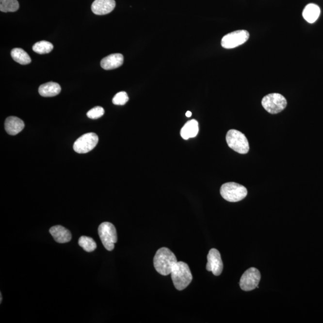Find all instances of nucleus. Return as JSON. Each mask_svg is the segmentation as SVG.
Returning <instances> with one entry per match:
<instances>
[{
    "label": "nucleus",
    "mask_w": 323,
    "mask_h": 323,
    "mask_svg": "<svg viewBox=\"0 0 323 323\" xmlns=\"http://www.w3.org/2000/svg\"><path fill=\"white\" fill-rule=\"evenodd\" d=\"M178 262L175 255L168 248H160L153 258L154 266L156 271L162 275H168Z\"/></svg>",
    "instance_id": "obj_1"
},
{
    "label": "nucleus",
    "mask_w": 323,
    "mask_h": 323,
    "mask_svg": "<svg viewBox=\"0 0 323 323\" xmlns=\"http://www.w3.org/2000/svg\"><path fill=\"white\" fill-rule=\"evenodd\" d=\"M171 275L174 286L179 291L185 289L193 279L188 264L183 261H178L176 264Z\"/></svg>",
    "instance_id": "obj_2"
},
{
    "label": "nucleus",
    "mask_w": 323,
    "mask_h": 323,
    "mask_svg": "<svg viewBox=\"0 0 323 323\" xmlns=\"http://www.w3.org/2000/svg\"><path fill=\"white\" fill-rule=\"evenodd\" d=\"M220 194L225 200L230 202L242 201L247 195V190L241 184L230 182L223 184Z\"/></svg>",
    "instance_id": "obj_3"
},
{
    "label": "nucleus",
    "mask_w": 323,
    "mask_h": 323,
    "mask_svg": "<svg viewBox=\"0 0 323 323\" xmlns=\"http://www.w3.org/2000/svg\"><path fill=\"white\" fill-rule=\"evenodd\" d=\"M227 145L232 150L240 154H247L250 150L249 144L244 134L235 129L227 132L226 137Z\"/></svg>",
    "instance_id": "obj_4"
},
{
    "label": "nucleus",
    "mask_w": 323,
    "mask_h": 323,
    "mask_svg": "<svg viewBox=\"0 0 323 323\" xmlns=\"http://www.w3.org/2000/svg\"><path fill=\"white\" fill-rule=\"evenodd\" d=\"M98 234L102 244L108 251L113 250L117 242L116 227L110 222H104L99 225Z\"/></svg>",
    "instance_id": "obj_5"
},
{
    "label": "nucleus",
    "mask_w": 323,
    "mask_h": 323,
    "mask_svg": "<svg viewBox=\"0 0 323 323\" xmlns=\"http://www.w3.org/2000/svg\"><path fill=\"white\" fill-rule=\"evenodd\" d=\"M261 105L269 113L277 114L285 109L287 105L285 97L279 94H270L264 97Z\"/></svg>",
    "instance_id": "obj_6"
},
{
    "label": "nucleus",
    "mask_w": 323,
    "mask_h": 323,
    "mask_svg": "<svg viewBox=\"0 0 323 323\" xmlns=\"http://www.w3.org/2000/svg\"><path fill=\"white\" fill-rule=\"evenodd\" d=\"M99 138L93 132L87 133L79 137L74 143L73 149L76 153L83 154L91 152L96 147Z\"/></svg>",
    "instance_id": "obj_7"
},
{
    "label": "nucleus",
    "mask_w": 323,
    "mask_h": 323,
    "mask_svg": "<svg viewBox=\"0 0 323 323\" xmlns=\"http://www.w3.org/2000/svg\"><path fill=\"white\" fill-rule=\"evenodd\" d=\"M249 37L247 31H235L225 35L222 38L221 45L223 48L228 49L235 48L247 42Z\"/></svg>",
    "instance_id": "obj_8"
},
{
    "label": "nucleus",
    "mask_w": 323,
    "mask_h": 323,
    "mask_svg": "<svg viewBox=\"0 0 323 323\" xmlns=\"http://www.w3.org/2000/svg\"><path fill=\"white\" fill-rule=\"evenodd\" d=\"M260 278V273L258 269L251 268L247 269L241 278L240 281L241 289L245 291H253L257 288Z\"/></svg>",
    "instance_id": "obj_9"
},
{
    "label": "nucleus",
    "mask_w": 323,
    "mask_h": 323,
    "mask_svg": "<svg viewBox=\"0 0 323 323\" xmlns=\"http://www.w3.org/2000/svg\"><path fill=\"white\" fill-rule=\"evenodd\" d=\"M207 270L212 272L215 276L221 275L224 269V263L219 251L215 248H212L207 256Z\"/></svg>",
    "instance_id": "obj_10"
},
{
    "label": "nucleus",
    "mask_w": 323,
    "mask_h": 323,
    "mask_svg": "<svg viewBox=\"0 0 323 323\" xmlns=\"http://www.w3.org/2000/svg\"><path fill=\"white\" fill-rule=\"evenodd\" d=\"M116 6L114 0H95L92 4V11L97 15H105L110 14Z\"/></svg>",
    "instance_id": "obj_11"
},
{
    "label": "nucleus",
    "mask_w": 323,
    "mask_h": 323,
    "mask_svg": "<svg viewBox=\"0 0 323 323\" xmlns=\"http://www.w3.org/2000/svg\"><path fill=\"white\" fill-rule=\"evenodd\" d=\"M124 60V56L122 54H112L102 59L101 61V66L104 70H114L122 65Z\"/></svg>",
    "instance_id": "obj_12"
},
{
    "label": "nucleus",
    "mask_w": 323,
    "mask_h": 323,
    "mask_svg": "<svg viewBox=\"0 0 323 323\" xmlns=\"http://www.w3.org/2000/svg\"><path fill=\"white\" fill-rule=\"evenodd\" d=\"M49 232L52 235L54 240L58 243H64L70 242L72 238L70 230L62 226L57 225L51 227Z\"/></svg>",
    "instance_id": "obj_13"
},
{
    "label": "nucleus",
    "mask_w": 323,
    "mask_h": 323,
    "mask_svg": "<svg viewBox=\"0 0 323 323\" xmlns=\"http://www.w3.org/2000/svg\"><path fill=\"white\" fill-rule=\"evenodd\" d=\"M5 129L7 134L16 135L21 132L25 127L23 120L17 117L10 116L7 117L4 124Z\"/></svg>",
    "instance_id": "obj_14"
},
{
    "label": "nucleus",
    "mask_w": 323,
    "mask_h": 323,
    "mask_svg": "<svg viewBox=\"0 0 323 323\" xmlns=\"http://www.w3.org/2000/svg\"><path fill=\"white\" fill-rule=\"evenodd\" d=\"M61 91L60 84L52 81L42 84L38 89L40 96L43 97H55L60 94Z\"/></svg>",
    "instance_id": "obj_15"
},
{
    "label": "nucleus",
    "mask_w": 323,
    "mask_h": 323,
    "mask_svg": "<svg viewBox=\"0 0 323 323\" xmlns=\"http://www.w3.org/2000/svg\"><path fill=\"white\" fill-rule=\"evenodd\" d=\"M198 132V122L196 120L192 119L187 122L181 128L180 134L184 140H188L189 138L195 137Z\"/></svg>",
    "instance_id": "obj_16"
},
{
    "label": "nucleus",
    "mask_w": 323,
    "mask_h": 323,
    "mask_svg": "<svg viewBox=\"0 0 323 323\" xmlns=\"http://www.w3.org/2000/svg\"><path fill=\"white\" fill-rule=\"evenodd\" d=\"M320 15V7L317 4L312 3L307 4L302 13L305 20L311 24L316 21Z\"/></svg>",
    "instance_id": "obj_17"
},
{
    "label": "nucleus",
    "mask_w": 323,
    "mask_h": 323,
    "mask_svg": "<svg viewBox=\"0 0 323 323\" xmlns=\"http://www.w3.org/2000/svg\"><path fill=\"white\" fill-rule=\"evenodd\" d=\"M11 56L15 61L21 65H27L32 62L29 55L22 48H15L12 49Z\"/></svg>",
    "instance_id": "obj_18"
},
{
    "label": "nucleus",
    "mask_w": 323,
    "mask_h": 323,
    "mask_svg": "<svg viewBox=\"0 0 323 323\" xmlns=\"http://www.w3.org/2000/svg\"><path fill=\"white\" fill-rule=\"evenodd\" d=\"M53 48V45L47 41H40V42L35 43L32 46L33 51L40 55L50 53Z\"/></svg>",
    "instance_id": "obj_19"
},
{
    "label": "nucleus",
    "mask_w": 323,
    "mask_h": 323,
    "mask_svg": "<svg viewBox=\"0 0 323 323\" xmlns=\"http://www.w3.org/2000/svg\"><path fill=\"white\" fill-rule=\"evenodd\" d=\"M19 8L17 0H0V10L2 12H15Z\"/></svg>",
    "instance_id": "obj_20"
},
{
    "label": "nucleus",
    "mask_w": 323,
    "mask_h": 323,
    "mask_svg": "<svg viewBox=\"0 0 323 323\" xmlns=\"http://www.w3.org/2000/svg\"><path fill=\"white\" fill-rule=\"evenodd\" d=\"M79 244L87 252H92L97 247L96 242L92 238L86 236H82L79 238Z\"/></svg>",
    "instance_id": "obj_21"
},
{
    "label": "nucleus",
    "mask_w": 323,
    "mask_h": 323,
    "mask_svg": "<svg viewBox=\"0 0 323 323\" xmlns=\"http://www.w3.org/2000/svg\"><path fill=\"white\" fill-rule=\"evenodd\" d=\"M128 101H129V97H128L127 92L124 91L116 94L112 100L113 103L114 105H119V106L125 105Z\"/></svg>",
    "instance_id": "obj_22"
},
{
    "label": "nucleus",
    "mask_w": 323,
    "mask_h": 323,
    "mask_svg": "<svg viewBox=\"0 0 323 323\" xmlns=\"http://www.w3.org/2000/svg\"><path fill=\"white\" fill-rule=\"evenodd\" d=\"M104 114V109L103 108L97 106L93 108L87 113V116L90 119H97L103 116Z\"/></svg>",
    "instance_id": "obj_23"
},
{
    "label": "nucleus",
    "mask_w": 323,
    "mask_h": 323,
    "mask_svg": "<svg viewBox=\"0 0 323 323\" xmlns=\"http://www.w3.org/2000/svg\"><path fill=\"white\" fill-rule=\"evenodd\" d=\"M186 117H190L192 116V113L190 111L187 112L186 113Z\"/></svg>",
    "instance_id": "obj_24"
},
{
    "label": "nucleus",
    "mask_w": 323,
    "mask_h": 323,
    "mask_svg": "<svg viewBox=\"0 0 323 323\" xmlns=\"http://www.w3.org/2000/svg\"><path fill=\"white\" fill-rule=\"evenodd\" d=\"M0 297H0V299H1V300H0V303L1 304V302H2V295H1V293L0 294Z\"/></svg>",
    "instance_id": "obj_25"
}]
</instances>
